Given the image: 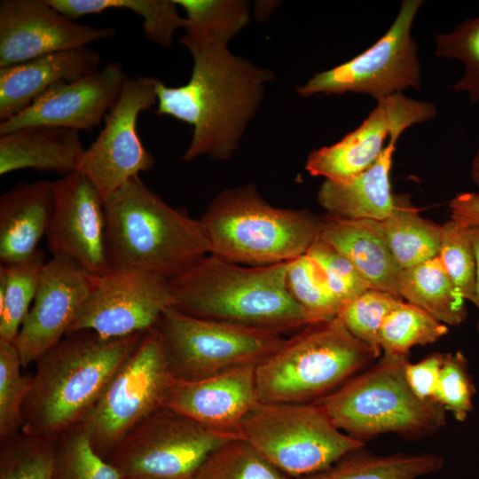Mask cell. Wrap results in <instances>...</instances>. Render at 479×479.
I'll use <instances>...</instances> for the list:
<instances>
[{"mask_svg": "<svg viewBox=\"0 0 479 479\" xmlns=\"http://www.w3.org/2000/svg\"><path fill=\"white\" fill-rule=\"evenodd\" d=\"M180 43L193 59L189 81L169 87L157 81L159 115H169L193 127L182 160L208 155L232 158L247 126L260 107L273 73L232 53L227 44L185 35Z\"/></svg>", "mask_w": 479, "mask_h": 479, "instance_id": "6da1fadb", "label": "cell"}, {"mask_svg": "<svg viewBox=\"0 0 479 479\" xmlns=\"http://www.w3.org/2000/svg\"><path fill=\"white\" fill-rule=\"evenodd\" d=\"M145 333L119 338L86 329L67 333L35 362L21 431L58 437L79 426Z\"/></svg>", "mask_w": 479, "mask_h": 479, "instance_id": "7a4b0ae2", "label": "cell"}, {"mask_svg": "<svg viewBox=\"0 0 479 479\" xmlns=\"http://www.w3.org/2000/svg\"><path fill=\"white\" fill-rule=\"evenodd\" d=\"M287 263L243 267L208 254L169 279L171 307L282 334L318 323L291 295Z\"/></svg>", "mask_w": 479, "mask_h": 479, "instance_id": "3957f363", "label": "cell"}, {"mask_svg": "<svg viewBox=\"0 0 479 479\" xmlns=\"http://www.w3.org/2000/svg\"><path fill=\"white\" fill-rule=\"evenodd\" d=\"M111 271H141L168 279L210 254L201 223L167 204L136 176L105 200Z\"/></svg>", "mask_w": 479, "mask_h": 479, "instance_id": "277c9868", "label": "cell"}, {"mask_svg": "<svg viewBox=\"0 0 479 479\" xmlns=\"http://www.w3.org/2000/svg\"><path fill=\"white\" fill-rule=\"evenodd\" d=\"M210 254L252 266L292 261L318 239L320 218L308 209L277 208L248 184L224 190L200 219Z\"/></svg>", "mask_w": 479, "mask_h": 479, "instance_id": "5b68a950", "label": "cell"}, {"mask_svg": "<svg viewBox=\"0 0 479 479\" xmlns=\"http://www.w3.org/2000/svg\"><path fill=\"white\" fill-rule=\"evenodd\" d=\"M380 355L337 316L302 328L255 366L259 402L314 403Z\"/></svg>", "mask_w": 479, "mask_h": 479, "instance_id": "8992f818", "label": "cell"}, {"mask_svg": "<svg viewBox=\"0 0 479 479\" xmlns=\"http://www.w3.org/2000/svg\"><path fill=\"white\" fill-rule=\"evenodd\" d=\"M407 362V356L383 354L373 367L316 403L338 428L359 440L435 432L445 424V409L415 395L405 377Z\"/></svg>", "mask_w": 479, "mask_h": 479, "instance_id": "52a82bcc", "label": "cell"}, {"mask_svg": "<svg viewBox=\"0 0 479 479\" xmlns=\"http://www.w3.org/2000/svg\"><path fill=\"white\" fill-rule=\"evenodd\" d=\"M240 438L287 475L301 478L363 446L338 428L316 402H258L242 420Z\"/></svg>", "mask_w": 479, "mask_h": 479, "instance_id": "ba28073f", "label": "cell"}, {"mask_svg": "<svg viewBox=\"0 0 479 479\" xmlns=\"http://www.w3.org/2000/svg\"><path fill=\"white\" fill-rule=\"evenodd\" d=\"M157 328L171 373L184 381L256 365L286 341L274 331L197 318L173 307L163 312Z\"/></svg>", "mask_w": 479, "mask_h": 479, "instance_id": "9c48e42d", "label": "cell"}, {"mask_svg": "<svg viewBox=\"0 0 479 479\" xmlns=\"http://www.w3.org/2000/svg\"><path fill=\"white\" fill-rule=\"evenodd\" d=\"M173 377L157 326L148 330L80 424L106 458L139 423L164 405Z\"/></svg>", "mask_w": 479, "mask_h": 479, "instance_id": "30bf717a", "label": "cell"}, {"mask_svg": "<svg viewBox=\"0 0 479 479\" xmlns=\"http://www.w3.org/2000/svg\"><path fill=\"white\" fill-rule=\"evenodd\" d=\"M240 438L166 407L134 428L105 458L120 479H192L215 450Z\"/></svg>", "mask_w": 479, "mask_h": 479, "instance_id": "8fae6325", "label": "cell"}, {"mask_svg": "<svg viewBox=\"0 0 479 479\" xmlns=\"http://www.w3.org/2000/svg\"><path fill=\"white\" fill-rule=\"evenodd\" d=\"M421 0H404L387 32L370 48L331 69L315 74L297 92L367 94L376 100L408 88L420 90V65L411 29Z\"/></svg>", "mask_w": 479, "mask_h": 479, "instance_id": "7c38bea8", "label": "cell"}, {"mask_svg": "<svg viewBox=\"0 0 479 479\" xmlns=\"http://www.w3.org/2000/svg\"><path fill=\"white\" fill-rule=\"evenodd\" d=\"M152 76L128 78L104 119L96 140L84 151L78 171L86 176L105 200L130 178L151 169L153 156L137 131L141 112L157 105Z\"/></svg>", "mask_w": 479, "mask_h": 479, "instance_id": "4fadbf2b", "label": "cell"}, {"mask_svg": "<svg viewBox=\"0 0 479 479\" xmlns=\"http://www.w3.org/2000/svg\"><path fill=\"white\" fill-rule=\"evenodd\" d=\"M172 305L169 279L129 271L98 277L69 332L91 330L103 338L125 337L157 326Z\"/></svg>", "mask_w": 479, "mask_h": 479, "instance_id": "5bb4252c", "label": "cell"}, {"mask_svg": "<svg viewBox=\"0 0 479 479\" xmlns=\"http://www.w3.org/2000/svg\"><path fill=\"white\" fill-rule=\"evenodd\" d=\"M436 106L397 92L377 100L376 106L354 130L337 143L310 152L305 169L314 177L345 184L371 167L384 150L409 127L432 120Z\"/></svg>", "mask_w": 479, "mask_h": 479, "instance_id": "9a60e30c", "label": "cell"}, {"mask_svg": "<svg viewBox=\"0 0 479 479\" xmlns=\"http://www.w3.org/2000/svg\"><path fill=\"white\" fill-rule=\"evenodd\" d=\"M54 208L48 232L52 256H65L94 277L110 272L105 201L92 182L75 171L52 181Z\"/></svg>", "mask_w": 479, "mask_h": 479, "instance_id": "2e32d148", "label": "cell"}, {"mask_svg": "<svg viewBox=\"0 0 479 479\" xmlns=\"http://www.w3.org/2000/svg\"><path fill=\"white\" fill-rule=\"evenodd\" d=\"M98 278L65 256H52L45 263L35 297L14 342L23 368L35 363L67 334Z\"/></svg>", "mask_w": 479, "mask_h": 479, "instance_id": "e0dca14e", "label": "cell"}, {"mask_svg": "<svg viewBox=\"0 0 479 479\" xmlns=\"http://www.w3.org/2000/svg\"><path fill=\"white\" fill-rule=\"evenodd\" d=\"M113 27L80 24L47 0L0 2V68L47 54L88 47L114 36Z\"/></svg>", "mask_w": 479, "mask_h": 479, "instance_id": "ac0fdd59", "label": "cell"}, {"mask_svg": "<svg viewBox=\"0 0 479 479\" xmlns=\"http://www.w3.org/2000/svg\"><path fill=\"white\" fill-rule=\"evenodd\" d=\"M128 78L122 65L111 61L78 80L58 82L22 112L1 122L0 135L35 126L91 130L106 115Z\"/></svg>", "mask_w": 479, "mask_h": 479, "instance_id": "d6986e66", "label": "cell"}, {"mask_svg": "<svg viewBox=\"0 0 479 479\" xmlns=\"http://www.w3.org/2000/svg\"><path fill=\"white\" fill-rule=\"evenodd\" d=\"M255 365L193 381L174 380L163 407L211 430L240 437L242 420L259 402Z\"/></svg>", "mask_w": 479, "mask_h": 479, "instance_id": "ffe728a7", "label": "cell"}, {"mask_svg": "<svg viewBox=\"0 0 479 479\" xmlns=\"http://www.w3.org/2000/svg\"><path fill=\"white\" fill-rule=\"evenodd\" d=\"M100 61L98 51L84 47L0 68L1 122L22 112L54 84L98 70Z\"/></svg>", "mask_w": 479, "mask_h": 479, "instance_id": "44dd1931", "label": "cell"}, {"mask_svg": "<svg viewBox=\"0 0 479 479\" xmlns=\"http://www.w3.org/2000/svg\"><path fill=\"white\" fill-rule=\"evenodd\" d=\"M319 218V240L349 260L372 289L401 298L399 278L402 269L389 249L381 222L346 219L329 214Z\"/></svg>", "mask_w": 479, "mask_h": 479, "instance_id": "7402d4cb", "label": "cell"}, {"mask_svg": "<svg viewBox=\"0 0 479 479\" xmlns=\"http://www.w3.org/2000/svg\"><path fill=\"white\" fill-rule=\"evenodd\" d=\"M54 208L53 183H20L0 196V261L21 263L39 248L48 232Z\"/></svg>", "mask_w": 479, "mask_h": 479, "instance_id": "603a6c76", "label": "cell"}, {"mask_svg": "<svg viewBox=\"0 0 479 479\" xmlns=\"http://www.w3.org/2000/svg\"><path fill=\"white\" fill-rule=\"evenodd\" d=\"M83 147L79 131L48 126L0 135V175L35 169L64 176L78 171Z\"/></svg>", "mask_w": 479, "mask_h": 479, "instance_id": "cb8c5ba5", "label": "cell"}, {"mask_svg": "<svg viewBox=\"0 0 479 479\" xmlns=\"http://www.w3.org/2000/svg\"><path fill=\"white\" fill-rule=\"evenodd\" d=\"M397 142L390 139L377 161L349 182L324 181L317 199L327 214L381 222L392 213L399 198L393 194L390 182Z\"/></svg>", "mask_w": 479, "mask_h": 479, "instance_id": "d4e9b609", "label": "cell"}, {"mask_svg": "<svg viewBox=\"0 0 479 479\" xmlns=\"http://www.w3.org/2000/svg\"><path fill=\"white\" fill-rule=\"evenodd\" d=\"M399 294L446 326H460L467 318L466 301L456 291L437 256L403 269Z\"/></svg>", "mask_w": 479, "mask_h": 479, "instance_id": "484cf974", "label": "cell"}, {"mask_svg": "<svg viewBox=\"0 0 479 479\" xmlns=\"http://www.w3.org/2000/svg\"><path fill=\"white\" fill-rule=\"evenodd\" d=\"M357 452L301 479H417L439 472L444 465L443 457L434 453L380 456Z\"/></svg>", "mask_w": 479, "mask_h": 479, "instance_id": "4316f807", "label": "cell"}, {"mask_svg": "<svg viewBox=\"0 0 479 479\" xmlns=\"http://www.w3.org/2000/svg\"><path fill=\"white\" fill-rule=\"evenodd\" d=\"M389 249L403 269L437 256L442 225L423 218L409 200L399 196L392 213L381 221Z\"/></svg>", "mask_w": 479, "mask_h": 479, "instance_id": "83f0119b", "label": "cell"}, {"mask_svg": "<svg viewBox=\"0 0 479 479\" xmlns=\"http://www.w3.org/2000/svg\"><path fill=\"white\" fill-rule=\"evenodd\" d=\"M63 15L75 20L88 14L111 9H127L143 19L148 40L169 47L178 28H186L187 20L178 15L175 0H47Z\"/></svg>", "mask_w": 479, "mask_h": 479, "instance_id": "f1b7e54d", "label": "cell"}, {"mask_svg": "<svg viewBox=\"0 0 479 479\" xmlns=\"http://www.w3.org/2000/svg\"><path fill=\"white\" fill-rule=\"evenodd\" d=\"M44 254L0 267V340L14 343L35 297Z\"/></svg>", "mask_w": 479, "mask_h": 479, "instance_id": "f546056e", "label": "cell"}, {"mask_svg": "<svg viewBox=\"0 0 479 479\" xmlns=\"http://www.w3.org/2000/svg\"><path fill=\"white\" fill-rule=\"evenodd\" d=\"M448 332L424 310L404 301L388 314L380 331V347L383 354L407 356L412 348L438 341Z\"/></svg>", "mask_w": 479, "mask_h": 479, "instance_id": "4dcf8cb0", "label": "cell"}, {"mask_svg": "<svg viewBox=\"0 0 479 479\" xmlns=\"http://www.w3.org/2000/svg\"><path fill=\"white\" fill-rule=\"evenodd\" d=\"M186 13V35L227 44L249 22V4L240 0H175Z\"/></svg>", "mask_w": 479, "mask_h": 479, "instance_id": "1f68e13d", "label": "cell"}, {"mask_svg": "<svg viewBox=\"0 0 479 479\" xmlns=\"http://www.w3.org/2000/svg\"><path fill=\"white\" fill-rule=\"evenodd\" d=\"M57 437L20 433L0 441V479H53Z\"/></svg>", "mask_w": 479, "mask_h": 479, "instance_id": "d6a6232c", "label": "cell"}, {"mask_svg": "<svg viewBox=\"0 0 479 479\" xmlns=\"http://www.w3.org/2000/svg\"><path fill=\"white\" fill-rule=\"evenodd\" d=\"M192 479H289L241 438L211 452Z\"/></svg>", "mask_w": 479, "mask_h": 479, "instance_id": "836d02e7", "label": "cell"}, {"mask_svg": "<svg viewBox=\"0 0 479 479\" xmlns=\"http://www.w3.org/2000/svg\"><path fill=\"white\" fill-rule=\"evenodd\" d=\"M287 285L294 299L317 322L334 318L342 309L320 267L308 254L287 263Z\"/></svg>", "mask_w": 479, "mask_h": 479, "instance_id": "e575fe53", "label": "cell"}, {"mask_svg": "<svg viewBox=\"0 0 479 479\" xmlns=\"http://www.w3.org/2000/svg\"><path fill=\"white\" fill-rule=\"evenodd\" d=\"M53 479H120V475L96 452L79 425L57 437Z\"/></svg>", "mask_w": 479, "mask_h": 479, "instance_id": "d590c367", "label": "cell"}, {"mask_svg": "<svg viewBox=\"0 0 479 479\" xmlns=\"http://www.w3.org/2000/svg\"><path fill=\"white\" fill-rule=\"evenodd\" d=\"M15 344L0 340V441L20 433L32 374H22Z\"/></svg>", "mask_w": 479, "mask_h": 479, "instance_id": "8d00e7d4", "label": "cell"}, {"mask_svg": "<svg viewBox=\"0 0 479 479\" xmlns=\"http://www.w3.org/2000/svg\"><path fill=\"white\" fill-rule=\"evenodd\" d=\"M437 257L458 294L473 303L476 292V257L470 227L452 219L442 224Z\"/></svg>", "mask_w": 479, "mask_h": 479, "instance_id": "74e56055", "label": "cell"}, {"mask_svg": "<svg viewBox=\"0 0 479 479\" xmlns=\"http://www.w3.org/2000/svg\"><path fill=\"white\" fill-rule=\"evenodd\" d=\"M436 43L437 56L464 63L465 73L453 90L467 92L469 102L475 104L479 100V16L457 25L450 33H437Z\"/></svg>", "mask_w": 479, "mask_h": 479, "instance_id": "f35d334b", "label": "cell"}, {"mask_svg": "<svg viewBox=\"0 0 479 479\" xmlns=\"http://www.w3.org/2000/svg\"><path fill=\"white\" fill-rule=\"evenodd\" d=\"M403 301L389 293L368 289L346 304L338 317L349 332L381 354L380 331L388 314Z\"/></svg>", "mask_w": 479, "mask_h": 479, "instance_id": "ab89813d", "label": "cell"}, {"mask_svg": "<svg viewBox=\"0 0 479 479\" xmlns=\"http://www.w3.org/2000/svg\"><path fill=\"white\" fill-rule=\"evenodd\" d=\"M475 386L461 351L444 355L433 400L464 421L473 410Z\"/></svg>", "mask_w": 479, "mask_h": 479, "instance_id": "60d3db41", "label": "cell"}, {"mask_svg": "<svg viewBox=\"0 0 479 479\" xmlns=\"http://www.w3.org/2000/svg\"><path fill=\"white\" fill-rule=\"evenodd\" d=\"M306 254L318 264L331 292L342 308L372 289L349 260L321 240L318 239Z\"/></svg>", "mask_w": 479, "mask_h": 479, "instance_id": "b9f144b4", "label": "cell"}, {"mask_svg": "<svg viewBox=\"0 0 479 479\" xmlns=\"http://www.w3.org/2000/svg\"><path fill=\"white\" fill-rule=\"evenodd\" d=\"M444 355L436 353L417 363L407 362L405 377L415 395L422 400H433Z\"/></svg>", "mask_w": 479, "mask_h": 479, "instance_id": "7bdbcfd3", "label": "cell"}, {"mask_svg": "<svg viewBox=\"0 0 479 479\" xmlns=\"http://www.w3.org/2000/svg\"><path fill=\"white\" fill-rule=\"evenodd\" d=\"M451 219L469 227H479V192H466L449 201Z\"/></svg>", "mask_w": 479, "mask_h": 479, "instance_id": "ee69618b", "label": "cell"}, {"mask_svg": "<svg viewBox=\"0 0 479 479\" xmlns=\"http://www.w3.org/2000/svg\"><path fill=\"white\" fill-rule=\"evenodd\" d=\"M470 233L476 257V292L473 304L479 310V227H470Z\"/></svg>", "mask_w": 479, "mask_h": 479, "instance_id": "f6af8a7d", "label": "cell"}, {"mask_svg": "<svg viewBox=\"0 0 479 479\" xmlns=\"http://www.w3.org/2000/svg\"><path fill=\"white\" fill-rule=\"evenodd\" d=\"M470 176L473 182L479 186V150L475 153L471 165Z\"/></svg>", "mask_w": 479, "mask_h": 479, "instance_id": "bcb514c9", "label": "cell"}, {"mask_svg": "<svg viewBox=\"0 0 479 479\" xmlns=\"http://www.w3.org/2000/svg\"><path fill=\"white\" fill-rule=\"evenodd\" d=\"M476 328H477V331L479 333V322L477 323Z\"/></svg>", "mask_w": 479, "mask_h": 479, "instance_id": "7dc6e473", "label": "cell"}]
</instances>
